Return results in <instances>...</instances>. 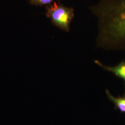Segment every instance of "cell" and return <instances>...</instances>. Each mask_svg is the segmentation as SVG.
Listing matches in <instances>:
<instances>
[{"label":"cell","mask_w":125,"mask_h":125,"mask_svg":"<svg viewBox=\"0 0 125 125\" xmlns=\"http://www.w3.org/2000/svg\"><path fill=\"white\" fill-rule=\"evenodd\" d=\"M108 100L113 103L115 105V110H119L121 113H125V94L122 96H118L115 97L110 94L108 89H106Z\"/></svg>","instance_id":"277c9868"},{"label":"cell","mask_w":125,"mask_h":125,"mask_svg":"<svg viewBox=\"0 0 125 125\" xmlns=\"http://www.w3.org/2000/svg\"><path fill=\"white\" fill-rule=\"evenodd\" d=\"M58 0H30L31 4L36 6H48L53 3L54 1Z\"/></svg>","instance_id":"5b68a950"},{"label":"cell","mask_w":125,"mask_h":125,"mask_svg":"<svg viewBox=\"0 0 125 125\" xmlns=\"http://www.w3.org/2000/svg\"><path fill=\"white\" fill-rule=\"evenodd\" d=\"M94 62L100 67L102 68L103 69L111 72L117 77L123 80L124 81L125 89V61H122L115 66H107L98 60H95Z\"/></svg>","instance_id":"3957f363"},{"label":"cell","mask_w":125,"mask_h":125,"mask_svg":"<svg viewBox=\"0 0 125 125\" xmlns=\"http://www.w3.org/2000/svg\"><path fill=\"white\" fill-rule=\"evenodd\" d=\"M97 19V47L125 52V0H101L90 8Z\"/></svg>","instance_id":"6da1fadb"},{"label":"cell","mask_w":125,"mask_h":125,"mask_svg":"<svg viewBox=\"0 0 125 125\" xmlns=\"http://www.w3.org/2000/svg\"><path fill=\"white\" fill-rule=\"evenodd\" d=\"M45 15L54 26L63 31L69 32L74 17V10L73 8L66 7L56 1L46 7Z\"/></svg>","instance_id":"7a4b0ae2"}]
</instances>
